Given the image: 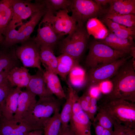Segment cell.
<instances>
[{"label":"cell","instance_id":"cell-1","mask_svg":"<svg viewBox=\"0 0 135 135\" xmlns=\"http://www.w3.org/2000/svg\"><path fill=\"white\" fill-rule=\"evenodd\" d=\"M112 88L105 98L122 99L135 102V72L132 61L127 60L112 78Z\"/></svg>","mask_w":135,"mask_h":135},{"label":"cell","instance_id":"cell-2","mask_svg":"<svg viewBox=\"0 0 135 135\" xmlns=\"http://www.w3.org/2000/svg\"><path fill=\"white\" fill-rule=\"evenodd\" d=\"M113 121L135 128V103L122 99L105 98L99 106Z\"/></svg>","mask_w":135,"mask_h":135},{"label":"cell","instance_id":"cell-3","mask_svg":"<svg viewBox=\"0 0 135 135\" xmlns=\"http://www.w3.org/2000/svg\"><path fill=\"white\" fill-rule=\"evenodd\" d=\"M126 55L100 42L95 41L90 46L86 63L90 69L95 68L110 63Z\"/></svg>","mask_w":135,"mask_h":135},{"label":"cell","instance_id":"cell-4","mask_svg":"<svg viewBox=\"0 0 135 135\" xmlns=\"http://www.w3.org/2000/svg\"><path fill=\"white\" fill-rule=\"evenodd\" d=\"M59 100L53 96L40 98L33 108L30 118L26 122L37 130H42L56 110L60 108L61 103Z\"/></svg>","mask_w":135,"mask_h":135},{"label":"cell","instance_id":"cell-5","mask_svg":"<svg viewBox=\"0 0 135 135\" xmlns=\"http://www.w3.org/2000/svg\"><path fill=\"white\" fill-rule=\"evenodd\" d=\"M45 7L43 0L32 3L29 0H13L12 5L13 14L12 18L2 34L4 35L10 30L15 29L21 24L22 21L31 17L34 13Z\"/></svg>","mask_w":135,"mask_h":135},{"label":"cell","instance_id":"cell-6","mask_svg":"<svg viewBox=\"0 0 135 135\" xmlns=\"http://www.w3.org/2000/svg\"><path fill=\"white\" fill-rule=\"evenodd\" d=\"M46 11V7L34 13L30 21L18 30L12 29L4 34L2 44L4 48H8L18 43H22L28 40L34 28Z\"/></svg>","mask_w":135,"mask_h":135},{"label":"cell","instance_id":"cell-7","mask_svg":"<svg viewBox=\"0 0 135 135\" xmlns=\"http://www.w3.org/2000/svg\"><path fill=\"white\" fill-rule=\"evenodd\" d=\"M87 37V34L82 26H77L62 40V53L67 54L78 60L86 47Z\"/></svg>","mask_w":135,"mask_h":135},{"label":"cell","instance_id":"cell-8","mask_svg":"<svg viewBox=\"0 0 135 135\" xmlns=\"http://www.w3.org/2000/svg\"><path fill=\"white\" fill-rule=\"evenodd\" d=\"M68 12L66 10H60L55 12V16L46 9L41 21L50 23L55 33L60 36L68 35L77 27L76 23L69 15Z\"/></svg>","mask_w":135,"mask_h":135},{"label":"cell","instance_id":"cell-9","mask_svg":"<svg viewBox=\"0 0 135 135\" xmlns=\"http://www.w3.org/2000/svg\"><path fill=\"white\" fill-rule=\"evenodd\" d=\"M131 57L130 55L98 68L90 69L87 77L88 87L96 86L102 82L112 78L120 66Z\"/></svg>","mask_w":135,"mask_h":135},{"label":"cell","instance_id":"cell-10","mask_svg":"<svg viewBox=\"0 0 135 135\" xmlns=\"http://www.w3.org/2000/svg\"><path fill=\"white\" fill-rule=\"evenodd\" d=\"M79 98L77 93H74L72 114L69 127L75 135H92V122L82 109Z\"/></svg>","mask_w":135,"mask_h":135},{"label":"cell","instance_id":"cell-11","mask_svg":"<svg viewBox=\"0 0 135 135\" xmlns=\"http://www.w3.org/2000/svg\"><path fill=\"white\" fill-rule=\"evenodd\" d=\"M40 46L34 39L30 38L16 47V56L25 68L42 70L40 59Z\"/></svg>","mask_w":135,"mask_h":135},{"label":"cell","instance_id":"cell-12","mask_svg":"<svg viewBox=\"0 0 135 135\" xmlns=\"http://www.w3.org/2000/svg\"><path fill=\"white\" fill-rule=\"evenodd\" d=\"M100 7L94 1L72 0L70 8L72 12L71 16L78 23V26H82L84 22L98 13Z\"/></svg>","mask_w":135,"mask_h":135},{"label":"cell","instance_id":"cell-13","mask_svg":"<svg viewBox=\"0 0 135 135\" xmlns=\"http://www.w3.org/2000/svg\"><path fill=\"white\" fill-rule=\"evenodd\" d=\"M36 95L27 90L22 91L19 96L18 107L13 118L18 123L27 122L30 118L36 102Z\"/></svg>","mask_w":135,"mask_h":135},{"label":"cell","instance_id":"cell-14","mask_svg":"<svg viewBox=\"0 0 135 135\" xmlns=\"http://www.w3.org/2000/svg\"><path fill=\"white\" fill-rule=\"evenodd\" d=\"M60 37L55 33L50 23L41 21L39 24L37 35L34 39L40 46L45 45L53 48Z\"/></svg>","mask_w":135,"mask_h":135},{"label":"cell","instance_id":"cell-15","mask_svg":"<svg viewBox=\"0 0 135 135\" xmlns=\"http://www.w3.org/2000/svg\"><path fill=\"white\" fill-rule=\"evenodd\" d=\"M26 88V90L38 96L39 98L53 96L46 86L42 69H38L35 74L31 76L29 82Z\"/></svg>","mask_w":135,"mask_h":135},{"label":"cell","instance_id":"cell-16","mask_svg":"<svg viewBox=\"0 0 135 135\" xmlns=\"http://www.w3.org/2000/svg\"><path fill=\"white\" fill-rule=\"evenodd\" d=\"M21 66L16 54V47L13 46L0 50V73L8 74L14 68Z\"/></svg>","mask_w":135,"mask_h":135},{"label":"cell","instance_id":"cell-17","mask_svg":"<svg viewBox=\"0 0 135 135\" xmlns=\"http://www.w3.org/2000/svg\"><path fill=\"white\" fill-rule=\"evenodd\" d=\"M132 41L119 37L110 31L105 38L100 42L127 55L130 54L131 48L134 46Z\"/></svg>","mask_w":135,"mask_h":135},{"label":"cell","instance_id":"cell-18","mask_svg":"<svg viewBox=\"0 0 135 135\" xmlns=\"http://www.w3.org/2000/svg\"><path fill=\"white\" fill-rule=\"evenodd\" d=\"M28 71V70L23 66L14 68L7 74L8 82L13 87L26 88L31 77Z\"/></svg>","mask_w":135,"mask_h":135},{"label":"cell","instance_id":"cell-19","mask_svg":"<svg viewBox=\"0 0 135 135\" xmlns=\"http://www.w3.org/2000/svg\"><path fill=\"white\" fill-rule=\"evenodd\" d=\"M21 88L16 87L9 92L2 106V116L8 118H12L17 109Z\"/></svg>","mask_w":135,"mask_h":135},{"label":"cell","instance_id":"cell-20","mask_svg":"<svg viewBox=\"0 0 135 135\" xmlns=\"http://www.w3.org/2000/svg\"><path fill=\"white\" fill-rule=\"evenodd\" d=\"M44 76L46 86L53 94L59 100L66 98L57 74L45 70L44 71Z\"/></svg>","mask_w":135,"mask_h":135},{"label":"cell","instance_id":"cell-21","mask_svg":"<svg viewBox=\"0 0 135 135\" xmlns=\"http://www.w3.org/2000/svg\"><path fill=\"white\" fill-rule=\"evenodd\" d=\"M57 57L58 60L57 74L62 79L66 80L67 75L73 69L79 65L78 60L64 53H62Z\"/></svg>","mask_w":135,"mask_h":135},{"label":"cell","instance_id":"cell-22","mask_svg":"<svg viewBox=\"0 0 135 135\" xmlns=\"http://www.w3.org/2000/svg\"><path fill=\"white\" fill-rule=\"evenodd\" d=\"M40 56L41 62L46 70L52 71L57 74L58 60L53 48L45 45L40 46Z\"/></svg>","mask_w":135,"mask_h":135},{"label":"cell","instance_id":"cell-23","mask_svg":"<svg viewBox=\"0 0 135 135\" xmlns=\"http://www.w3.org/2000/svg\"><path fill=\"white\" fill-rule=\"evenodd\" d=\"M108 12L120 14H135V0H112Z\"/></svg>","mask_w":135,"mask_h":135},{"label":"cell","instance_id":"cell-24","mask_svg":"<svg viewBox=\"0 0 135 135\" xmlns=\"http://www.w3.org/2000/svg\"><path fill=\"white\" fill-rule=\"evenodd\" d=\"M103 21L108 27L110 32L119 37L132 41L135 34V28L126 27L105 18Z\"/></svg>","mask_w":135,"mask_h":135},{"label":"cell","instance_id":"cell-25","mask_svg":"<svg viewBox=\"0 0 135 135\" xmlns=\"http://www.w3.org/2000/svg\"><path fill=\"white\" fill-rule=\"evenodd\" d=\"M68 93L66 101L60 114L62 126L64 128L69 126L72 114L73 95L74 90L68 82Z\"/></svg>","mask_w":135,"mask_h":135},{"label":"cell","instance_id":"cell-26","mask_svg":"<svg viewBox=\"0 0 135 135\" xmlns=\"http://www.w3.org/2000/svg\"><path fill=\"white\" fill-rule=\"evenodd\" d=\"M86 26L88 34L92 35L96 39L101 40L104 39L108 32L105 26L96 18L89 19Z\"/></svg>","mask_w":135,"mask_h":135},{"label":"cell","instance_id":"cell-27","mask_svg":"<svg viewBox=\"0 0 135 135\" xmlns=\"http://www.w3.org/2000/svg\"><path fill=\"white\" fill-rule=\"evenodd\" d=\"M13 0L0 1V33L7 26L12 18Z\"/></svg>","mask_w":135,"mask_h":135},{"label":"cell","instance_id":"cell-28","mask_svg":"<svg viewBox=\"0 0 135 135\" xmlns=\"http://www.w3.org/2000/svg\"><path fill=\"white\" fill-rule=\"evenodd\" d=\"M60 108L56 110L52 116L44 124L42 129L44 135H59L62 126Z\"/></svg>","mask_w":135,"mask_h":135},{"label":"cell","instance_id":"cell-29","mask_svg":"<svg viewBox=\"0 0 135 135\" xmlns=\"http://www.w3.org/2000/svg\"><path fill=\"white\" fill-rule=\"evenodd\" d=\"M105 18L128 28H135V15L134 14H120L108 12Z\"/></svg>","mask_w":135,"mask_h":135},{"label":"cell","instance_id":"cell-30","mask_svg":"<svg viewBox=\"0 0 135 135\" xmlns=\"http://www.w3.org/2000/svg\"><path fill=\"white\" fill-rule=\"evenodd\" d=\"M43 1L46 10L53 13L57 10H60L70 12L72 0H46Z\"/></svg>","mask_w":135,"mask_h":135},{"label":"cell","instance_id":"cell-31","mask_svg":"<svg viewBox=\"0 0 135 135\" xmlns=\"http://www.w3.org/2000/svg\"><path fill=\"white\" fill-rule=\"evenodd\" d=\"M84 71L79 65L75 67L68 74L69 82H68L75 90L82 88L84 84L81 82V76Z\"/></svg>","mask_w":135,"mask_h":135},{"label":"cell","instance_id":"cell-32","mask_svg":"<svg viewBox=\"0 0 135 135\" xmlns=\"http://www.w3.org/2000/svg\"><path fill=\"white\" fill-rule=\"evenodd\" d=\"M98 111L93 122H97L104 129L112 130L113 121L104 110L99 106Z\"/></svg>","mask_w":135,"mask_h":135},{"label":"cell","instance_id":"cell-33","mask_svg":"<svg viewBox=\"0 0 135 135\" xmlns=\"http://www.w3.org/2000/svg\"><path fill=\"white\" fill-rule=\"evenodd\" d=\"M18 123L14 118L9 119L2 116L0 118V135H10Z\"/></svg>","mask_w":135,"mask_h":135},{"label":"cell","instance_id":"cell-34","mask_svg":"<svg viewBox=\"0 0 135 135\" xmlns=\"http://www.w3.org/2000/svg\"><path fill=\"white\" fill-rule=\"evenodd\" d=\"M19 123L10 135H25L30 131L37 130L34 127L26 122H22Z\"/></svg>","mask_w":135,"mask_h":135},{"label":"cell","instance_id":"cell-35","mask_svg":"<svg viewBox=\"0 0 135 135\" xmlns=\"http://www.w3.org/2000/svg\"><path fill=\"white\" fill-rule=\"evenodd\" d=\"M13 88L8 81L0 85V105L4 103L8 93Z\"/></svg>","mask_w":135,"mask_h":135},{"label":"cell","instance_id":"cell-36","mask_svg":"<svg viewBox=\"0 0 135 135\" xmlns=\"http://www.w3.org/2000/svg\"><path fill=\"white\" fill-rule=\"evenodd\" d=\"M98 106L96 105H90L87 114L91 121L92 122L94 119L95 115L97 114Z\"/></svg>","mask_w":135,"mask_h":135},{"label":"cell","instance_id":"cell-37","mask_svg":"<svg viewBox=\"0 0 135 135\" xmlns=\"http://www.w3.org/2000/svg\"><path fill=\"white\" fill-rule=\"evenodd\" d=\"M113 126L114 128L113 135H124V125L113 121Z\"/></svg>","mask_w":135,"mask_h":135},{"label":"cell","instance_id":"cell-38","mask_svg":"<svg viewBox=\"0 0 135 135\" xmlns=\"http://www.w3.org/2000/svg\"><path fill=\"white\" fill-rule=\"evenodd\" d=\"M79 100L82 109L87 114L89 110L90 104L85 100L83 95L79 97Z\"/></svg>","mask_w":135,"mask_h":135},{"label":"cell","instance_id":"cell-39","mask_svg":"<svg viewBox=\"0 0 135 135\" xmlns=\"http://www.w3.org/2000/svg\"><path fill=\"white\" fill-rule=\"evenodd\" d=\"M94 127L95 135H102L104 128L97 122H92Z\"/></svg>","mask_w":135,"mask_h":135},{"label":"cell","instance_id":"cell-40","mask_svg":"<svg viewBox=\"0 0 135 135\" xmlns=\"http://www.w3.org/2000/svg\"><path fill=\"white\" fill-rule=\"evenodd\" d=\"M59 135H75L70 128L69 126L62 128L61 127Z\"/></svg>","mask_w":135,"mask_h":135},{"label":"cell","instance_id":"cell-41","mask_svg":"<svg viewBox=\"0 0 135 135\" xmlns=\"http://www.w3.org/2000/svg\"><path fill=\"white\" fill-rule=\"evenodd\" d=\"M124 135H135V128H131L124 126Z\"/></svg>","mask_w":135,"mask_h":135},{"label":"cell","instance_id":"cell-42","mask_svg":"<svg viewBox=\"0 0 135 135\" xmlns=\"http://www.w3.org/2000/svg\"><path fill=\"white\" fill-rule=\"evenodd\" d=\"M7 74L5 72L0 73V85L8 82Z\"/></svg>","mask_w":135,"mask_h":135},{"label":"cell","instance_id":"cell-43","mask_svg":"<svg viewBox=\"0 0 135 135\" xmlns=\"http://www.w3.org/2000/svg\"><path fill=\"white\" fill-rule=\"evenodd\" d=\"M99 6H101V5H104L107 4H110L112 0H94Z\"/></svg>","mask_w":135,"mask_h":135},{"label":"cell","instance_id":"cell-44","mask_svg":"<svg viewBox=\"0 0 135 135\" xmlns=\"http://www.w3.org/2000/svg\"><path fill=\"white\" fill-rule=\"evenodd\" d=\"M43 132L42 130H35L28 132L25 135H42Z\"/></svg>","mask_w":135,"mask_h":135},{"label":"cell","instance_id":"cell-45","mask_svg":"<svg viewBox=\"0 0 135 135\" xmlns=\"http://www.w3.org/2000/svg\"><path fill=\"white\" fill-rule=\"evenodd\" d=\"M114 131L112 130L104 129L102 135H113Z\"/></svg>","mask_w":135,"mask_h":135},{"label":"cell","instance_id":"cell-46","mask_svg":"<svg viewBox=\"0 0 135 135\" xmlns=\"http://www.w3.org/2000/svg\"><path fill=\"white\" fill-rule=\"evenodd\" d=\"M3 35L1 33H0V44L2 43L4 39Z\"/></svg>","mask_w":135,"mask_h":135},{"label":"cell","instance_id":"cell-47","mask_svg":"<svg viewBox=\"0 0 135 135\" xmlns=\"http://www.w3.org/2000/svg\"><path fill=\"white\" fill-rule=\"evenodd\" d=\"M2 105H0V118L2 116Z\"/></svg>","mask_w":135,"mask_h":135},{"label":"cell","instance_id":"cell-48","mask_svg":"<svg viewBox=\"0 0 135 135\" xmlns=\"http://www.w3.org/2000/svg\"></svg>","mask_w":135,"mask_h":135}]
</instances>
